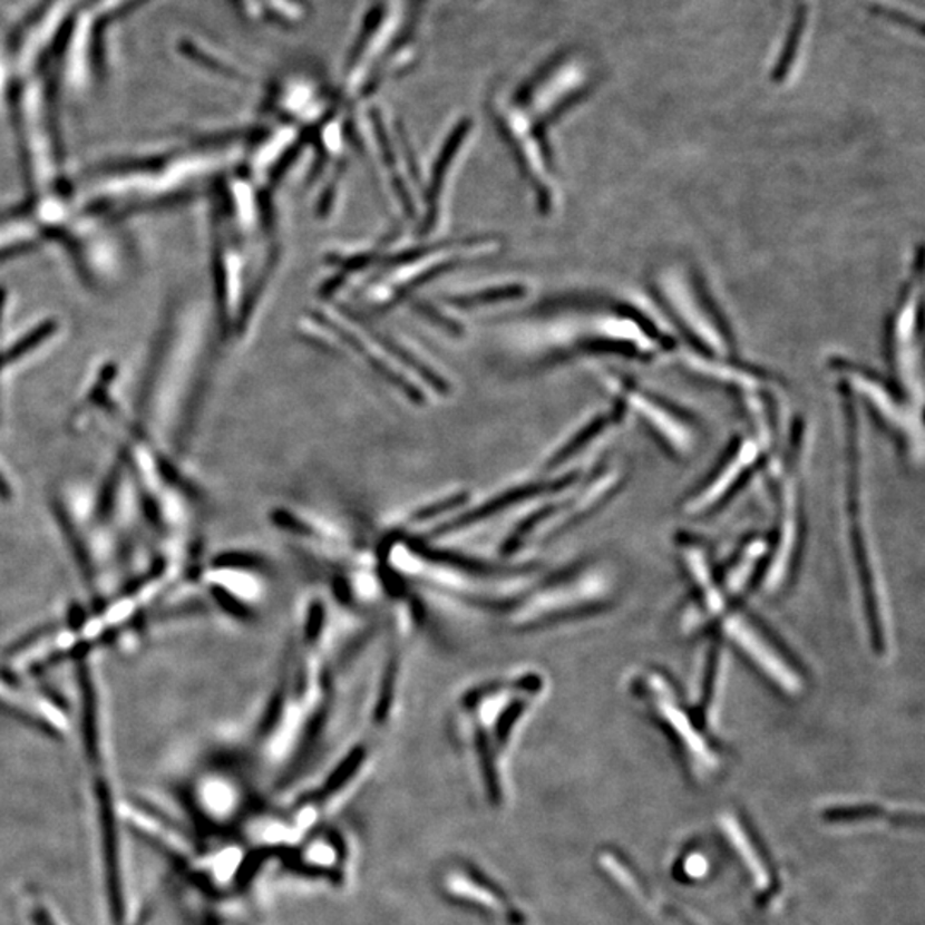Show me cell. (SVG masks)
I'll list each match as a JSON object with an SVG mask.
<instances>
[{"instance_id":"1","label":"cell","mask_w":925,"mask_h":925,"mask_svg":"<svg viewBox=\"0 0 925 925\" xmlns=\"http://www.w3.org/2000/svg\"><path fill=\"white\" fill-rule=\"evenodd\" d=\"M535 319L534 353L542 362L630 360L653 363L675 357L678 338L643 305L612 296H580L548 305Z\"/></svg>"},{"instance_id":"2","label":"cell","mask_w":925,"mask_h":925,"mask_svg":"<svg viewBox=\"0 0 925 925\" xmlns=\"http://www.w3.org/2000/svg\"><path fill=\"white\" fill-rule=\"evenodd\" d=\"M650 289L666 327L672 324L679 344L685 343L675 357L691 374L736 392L754 384L759 367L740 357L732 324L700 271L665 264L653 273Z\"/></svg>"},{"instance_id":"3","label":"cell","mask_w":925,"mask_h":925,"mask_svg":"<svg viewBox=\"0 0 925 925\" xmlns=\"http://www.w3.org/2000/svg\"><path fill=\"white\" fill-rule=\"evenodd\" d=\"M838 388H840L841 401H844L845 410H847V513L851 557H854L855 569L859 574L860 595H863L864 615H866L870 644H873L876 655L886 656L889 650L888 608H886L882 580H879V573H877L876 563H874L869 518H867L866 503H864V445L860 405L855 401L848 389H845L844 386H838Z\"/></svg>"},{"instance_id":"4","label":"cell","mask_w":925,"mask_h":925,"mask_svg":"<svg viewBox=\"0 0 925 925\" xmlns=\"http://www.w3.org/2000/svg\"><path fill=\"white\" fill-rule=\"evenodd\" d=\"M804 446H806V427L796 422L792 436L787 441V451L781 452L780 461L773 470L768 471L773 487H777V526L775 538L770 541L767 559L762 564L756 586L775 592L787 585L797 567L800 547L804 542L802 490H800V468H802Z\"/></svg>"},{"instance_id":"5","label":"cell","mask_w":925,"mask_h":925,"mask_svg":"<svg viewBox=\"0 0 925 925\" xmlns=\"http://www.w3.org/2000/svg\"><path fill=\"white\" fill-rule=\"evenodd\" d=\"M829 363L838 384L848 389L857 403L869 408L874 419L895 437L912 461L921 463L924 455L922 403L899 388L889 376H883L864 363L841 356Z\"/></svg>"},{"instance_id":"6","label":"cell","mask_w":925,"mask_h":925,"mask_svg":"<svg viewBox=\"0 0 925 925\" xmlns=\"http://www.w3.org/2000/svg\"><path fill=\"white\" fill-rule=\"evenodd\" d=\"M634 697L652 711L656 722L662 723L675 744L681 749L682 758L692 768L697 777L707 778L708 773L722 767V754L711 744L710 733L698 723L691 707L682 704L674 685L659 670H646L633 679Z\"/></svg>"},{"instance_id":"7","label":"cell","mask_w":925,"mask_h":925,"mask_svg":"<svg viewBox=\"0 0 925 925\" xmlns=\"http://www.w3.org/2000/svg\"><path fill=\"white\" fill-rule=\"evenodd\" d=\"M921 305L922 256L918 251L911 276L899 292L895 309L886 324L885 357L889 367V378L915 401L924 403Z\"/></svg>"},{"instance_id":"8","label":"cell","mask_w":925,"mask_h":925,"mask_svg":"<svg viewBox=\"0 0 925 925\" xmlns=\"http://www.w3.org/2000/svg\"><path fill=\"white\" fill-rule=\"evenodd\" d=\"M596 374V372H595ZM600 381L627 413H636L675 456H688L697 445V429L682 408L614 370H598Z\"/></svg>"},{"instance_id":"9","label":"cell","mask_w":925,"mask_h":925,"mask_svg":"<svg viewBox=\"0 0 925 925\" xmlns=\"http://www.w3.org/2000/svg\"><path fill=\"white\" fill-rule=\"evenodd\" d=\"M719 622L726 636L739 646L740 652L748 656L752 665L758 666L768 681L773 682L785 694L799 697L804 691V675L792 660L785 655L777 641L759 626V622L742 614L737 605H732Z\"/></svg>"},{"instance_id":"10","label":"cell","mask_w":925,"mask_h":925,"mask_svg":"<svg viewBox=\"0 0 925 925\" xmlns=\"http://www.w3.org/2000/svg\"><path fill=\"white\" fill-rule=\"evenodd\" d=\"M773 458L775 456L762 451L754 437L737 436L719 468L701 485L700 490L685 499V515L707 516L717 512L751 480L759 468L762 470Z\"/></svg>"},{"instance_id":"11","label":"cell","mask_w":925,"mask_h":925,"mask_svg":"<svg viewBox=\"0 0 925 925\" xmlns=\"http://www.w3.org/2000/svg\"><path fill=\"white\" fill-rule=\"evenodd\" d=\"M485 251H489V244L458 245V247L441 249V251L426 254V256L413 257L407 264L403 263V266L392 271V274H386L382 282L376 285L374 292L369 296L374 300L376 304L378 302H389V300L398 296V293L417 285V280L426 276V274H436L437 271L448 270V266L455 264L456 261L475 256V254Z\"/></svg>"},{"instance_id":"12","label":"cell","mask_w":925,"mask_h":925,"mask_svg":"<svg viewBox=\"0 0 925 925\" xmlns=\"http://www.w3.org/2000/svg\"><path fill=\"white\" fill-rule=\"evenodd\" d=\"M627 417H630V413H627L626 408L622 407V405L617 403V401H614L612 408H608L607 411H602V413L593 417L590 422H586L582 429L577 430V432L571 437L569 441H567L566 445L559 449V451L552 456L551 463H548V468L563 467V465L569 463L571 459L576 458V456L582 455V452L588 451V449H592L593 446L600 445V442L607 439V437L614 436L619 429L624 427Z\"/></svg>"},{"instance_id":"13","label":"cell","mask_w":925,"mask_h":925,"mask_svg":"<svg viewBox=\"0 0 925 925\" xmlns=\"http://www.w3.org/2000/svg\"><path fill=\"white\" fill-rule=\"evenodd\" d=\"M723 652H726L723 650V637H711L710 643H708L707 653H704L703 670H701L700 694H698L694 707H691L698 723L708 733H711V723H713L717 707H719L723 665H726L723 663L726 653Z\"/></svg>"},{"instance_id":"14","label":"cell","mask_w":925,"mask_h":925,"mask_svg":"<svg viewBox=\"0 0 925 925\" xmlns=\"http://www.w3.org/2000/svg\"><path fill=\"white\" fill-rule=\"evenodd\" d=\"M468 134H470V124L468 120L465 123H459L456 129H452L451 136H449L448 143H446L445 148H442L441 156H439V162L436 165V172H434L432 184H430V193L429 197H427V203H429V223H427V228L434 230V223L436 220L441 216V206H442V196H445V184H448L449 175H451V168L455 167L456 164V156L461 153L463 145L467 142Z\"/></svg>"},{"instance_id":"15","label":"cell","mask_w":925,"mask_h":925,"mask_svg":"<svg viewBox=\"0 0 925 925\" xmlns=\"http://www.w3.org/2000/svg\"><path fill=\"white\" fill-rule=\"evenodd\" d=\"M28 914H30L31 925H66L56 908L37 893L30 896Z\"/></svg>"},{"instance_id":"16","label":"cell","mask_w":925,"mask_h":925,"mask_svg":"<svg viewBox=\"0 0 925 925\" xmlns=\"http://www.w3.org/2000/svg\"><path fill=\"white\" fill-rule=\"evenodd\" d=\"M867 9H869V12H873V14L879 16V18H886L889 19V21L898 22V25L908 28V30H912V28H914V30L917 31L918 35H922L921 22H918L917 19L911 18V16L905 14V12L898 11V9H892L889 8V6L876 4V2H873V4L867 6Z\"/></svg>"},{"instance_id":"17","label":"cell","mask_w":925,"mask_h":925,"mask_svg":"<svg viewBox=\"0 0 925 925\" xmlns=\"http://www.w3.org/2000/svg\"><path fill=\"white\" fill-rule=\"evenodd\" d=\"M523 703L518 701V703L512 704V707L507 708L506 713L503 714V719H500L499 727H497V736L500 739H506L507 733L512 730L513 723L518 720L519 714L523 711Z\"/></svg>"},{"instance_id":"18","label":"cell","mask_w":925,"mask_h":925,"mask_svg":"<svg viewBox=\"0 0 925 925\" xmlns=\"http://www.w3.org/2000/svg\"><path fill=\"white\" fill-rule=\"evenodd\" d=\"M459 500H461V497H456V499L449 500V503L439 504V506L427 507V509H423V512H420L419 515H417V519L432 518V516H436L439 512L451 509V507H455L456 504H459Z\"/></svg>"},{"instance_id":"19","label":"cell","mask_w":925,"mask_h":925,"mask_svg":"<svg viewBox=\"0 0 925 925\" xmlns=\"http://www.w3.org/2000/svg\"><path fill=\"white\" fill-rule=\"evenodd\" d=\"M152 924V914L148 911L142 912V914L136 915L130 922L129 925H149Z\"/></svg>"}]
</instances>
